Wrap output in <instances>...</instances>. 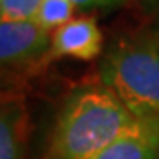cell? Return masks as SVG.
I'll return each instance as SVG.
<instances>
[{
	"label": "cell",
	"mask_w": 159,
	"mask_h": 159,
	"mask_svg": "<svg viewBox=\"0 0 159 159\" xmlns=\"http://www.w3.org/2000/svg\"><path fill=\"white\" fill-rule=\"evenodd\" d=\"M74 9L76 6L73 0H43L39 12L35 16V21L43 29L53 34L55 30H58L73 20Z\"/></svg>",
	"instance_id": "7"
},
{
	"label": "cell",
	"mask_w": 159,
	"mask_h": 159,
	"mask_svg": "<svg viewBox=\"0 0 159 159\" xmlns=\"http://www.w3.org/2000/svg\"><path fill=\"white\" fill-rule=\"evenodd\" d=\"M142 9L150 20L152 32L159 35V0H140Z\"/></svg>",
	"instance_id": "9"
},
{
	"label": "cell",
	"mask_w": 159,
	"mask_h": 159,
	"mask_svg": "<svg viewBox=\"0 0 159 159\" xmlns=\"http://www.w3.org/2000/svg\"><path fill=\"white\" fill-rule=\"evenodd\" d=\"M0 159H25V113L12 101L2 104Z\"/></svg>",
	"instance_id": "6"
},
{
	"label": "cell",
	"mask_w": 159,
	"mask_h": 159,
	"mask_svg": "<svg viewBox=\"0 0 159 159\" xmlns=\"http://www.w3.org/2000/svg\"><path fill=\"white\" fill-rule=\"evenodd\" d=\"M43 0H0L2 21H30L35 20Z\"/></svg>",
	"instance_id": "8"
},
{
	"label": "cell",
	"mask_w": 159,
	"mask_h": 159,
	"mask_svg": "<svg viewBox=\"0 0 159 159\" xmlns=\"http://www.w3.org/2000/svg\"><path fill=\"white\" fill-rule=\"evenodd\" d=\"M96 159H159V119H134Z\"/></svg>",
	"instance_id": "5"
},
{
	"label": "cell",
	"mask_w": 159,
	"mask_h": 159,
	"mask_svg": "<svg viewBox=\"0 0 159 159\" xmlns=\"http://www.w3.org/2000/svg\"><path fill=\"white\" fill-rule=\"evenodd\" d=\"M102 51V34L94 18H73L51 34V55L92 60Z\"/></svg>",
	"instance_id": "4"
},
{
	"label": "cell",
	"mask_w": 159,
	"mask_h": 159,
	"mask_svg": "<svg viewBox=\"0 0 159 159\" xmlns=\"http://www.w3.org/2000/svg\"><path fill=\"white\" fill-rule=\"evenodd\" d=\"M74 6L80 9H92V7H110V6H119L127 0H73Z\"/></svg>",
	"instance_id": "10"
},
{
	"label": "cell",
	"mask_w": 159,
	"mask_h": 159,
	"mask_svg": "<svg viewBox=\"0 0 159 159\" xmlns=\"http://www.w3.org/2000/svg\"><path fill=\"white\" fill-rule=\"evenodd\" d=\"M131 120V113L108 87L80 89L58 113L46 159H96Z\"/></svg>",
	"instance_id": "1"
},
{
	"label": "cell",
	"mask_w": 159,
	"mask_h": 159,
	"mask_svg": "<svg viewBox=\"0 0 159 159\" xmlns=\"http://www.w3.org/2000/svg\"><path fill=\"white\" fill-rule=\"evenodd\" d=\"M51 48V32L35 20L0 23V58L4 66L21 67L39 60Z\"/></svg>",
	"instance_id": "3"
},
{
	"label": "cell",
	"mask_w": 159,
	"mask_h": 159,
	"mask_svg": "<svg viewBox=\"0 0 159 159\" xmlns=\"http://www.w3.org/2000/svg\"><path fill=\"white\" fill-rule=\"evenodd\" d=\"M101 81L134 119H159V35H122L101 62Z\"/></svg>",
	"instance_id": "2"
}]
</instances>
